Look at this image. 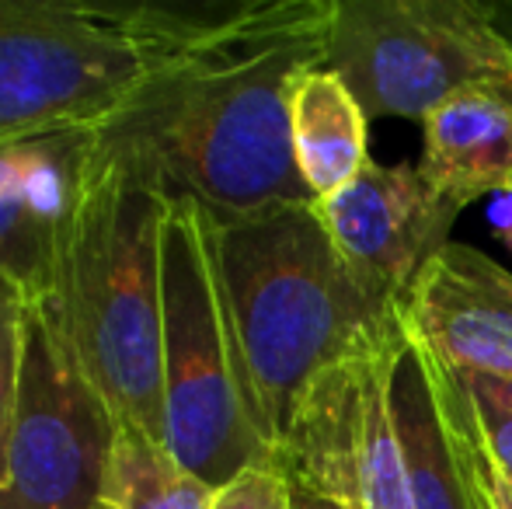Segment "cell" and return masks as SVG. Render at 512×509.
I'll list each match as a JSON object with an SVG mask.
<instances>
[{"instance_id":"1","label":"cell","mask_w":512,"mask_h":509,"mask_svg":"<svg viewBox=\"0 0 512 509\" xmlns=\"http://www.w3.org/2000/svg\"><path fill=\"white\" fill-rule=\"evenodd\" d=\"M335 14L338 0H220L203 32L98 123V143L213 220L314 203L290 109L297 84L328 63Z\"/></svg>"},{"instance_id":"10","label":"cell","mask_w":512,"mask_h":509,"mask_svg":"<svg viewBox=\"0 0 512 509\" xmlns=\"http://www.w3.org/2000/svg\"><path fill=\"white\" fill-rule=\"evenodd\" d=\"M314 210L345 262L398 304L425 262L450 245L460 217V206L439 196L418 168L377 161L345 189L314 199Z\"/></svg>"},{"instance_id":"4","label":"cell","mask_w":512,"mask_h":509,"mask_svg":"<svg viewBox=\"0 0 512 509\" xmlns=\"http://www.w3.org/2000/svg\"><path fill=\"white\" fill-rule=\"evenodd\" d=\"M216 4L0 0V140L102 123Z\"/></svg>"},{"instance_id":"11","label":"cell","mask_w":512,"mask_h":509,"mask_svg":"<svg viewBox=\"0 0 512 509\" xmlns=\"http://www.w3.org/2000/svg\"><path fill=\"white\" fill-rule=\"evenodd\" d=\"M401 314L443 367L512 377V272L495 258L450 241L418 272Z\"/></svg>"},{"instance_id":"9","label":"cell","mask_w":512,"mask_h":509,"mask_svg":"<svg viewBox=\"0 0 512 509\" xmlns=\"http://www.w3.org/2000/svg\"><path fill=\"white\" fill-rule=\"evenodd\" d=\"M98 154V123L0 140V279L60 311L70 234Z\"/></svg>"},{"instance_id":"17","label":"cell","mask_w":512,"mask_h":509,"mask_svg":"<svg viewBox=\"0 0 512 509\" xmlns=\"http://www.w3.org/2000/svg\"><path fill=\"white\" fill-rule=\"evenodd\" d=\"M25 311H28V300L0 279V485L7 478V450H11V433L21 401Z\"/></svg>"},{"instance_id":"16","label":"cell","mask_w":512,"mask_h":509,"mask_svg":"<svg viewBox=\"0 0 512 509\" xmlns=\"http://www.w3.org/2000/svg\"><path fill=\"white\" fill-rule=\"evenodd\" d=\"M216 489L175 461L164 443L119 426L98 509H209Z\"/></svg>"},{"instance_id":"14","label":"cell","mask_w":512,"mask_h":509,"mask_svg":"<svg viewBox=\"0 0 512 509\" xmlns=\"http://www.w3.org/2000/svg\"><path fill=\"white\" fill-rule=\"evenodd\" d=\"M293 157L310 196L324 199L345 189L370 164L366 112L328 67L307 74L293 91L290 109Z\"/></svg>"},{"instance_id":"19","label":"cell","mask_w":512,"mask_h":509,"mask_svg":"<svg viewBox=\"0 0 512 509\" xmlns=\"http://www.w3.org/2000/svg\"><path fill=\"white\" fill-rule=\"evenodd\" d=\"M488 227L506 248H512V189L488 196Z\"/></svg>"},{"instance_id":"15","label":"cell","mask_w":512,"mask_h":509,"mask_svg":"<svg viewBox=\"0 0 512 509\" xmlns=\"http://www.w3.org/2000/svg\"><path fill=\"white\" fill-rule=\"evenodd\" d=\"M436 367L474 509H512V405L481 374Z\"/></svg>"},{"instance_id":"8","label":"cell","mask_w":512,"mask_h":509,"mask_svg":"<svg viewBox=\"0 0 512 509\" xmlns=\"http://www.w3.org/2000/svg\"><path fill=\"white\" fill-rule=\"evenodd\" d=\"M398 339L401 318L307 387L276 454L293 485L342 509H415L391 412Z\"/></svg>"},{"instance_id":"7","label":"cell","mask_w":512,"mask_h":509,"mask_svg":"<svg viewBox=\"0 0 512 509\" xmlns=\"http://www.w3.org/2000/svg\"><path fill=\"white\" fill-rule=\"evenodd\" d=\"M115 436L119 419L77 367L60 318L28 304L0 509H98Z\"/></svg>"},{"instance_id":"18","label":"cell","mask_w":512,"mask_h":509,"mask_svg":"<svg viewBox=\"0 0 512 509\" xmlns=\"http://www.w3.org/2000/svg\"><path fill=\"white\" fill-rule=\"evenodd\" d=\"M209 509H293L290 478L279 471V464H258L216 489Z\"/></svg>"},{"instance_id":"20","label":"cell","mask_w":512,"mask_h":509,"mask_svg":"<svg viewBox=\"0 0 512 509\" xmlns=\"http://www.w3.org/2000/svg\"><path fill=\"white\" fill-rule=\"evenodd\" d=\"M290 489H293V509H342V506L328 503V499L314 496V492L300 489V485H293V482H290Z\"/></svg>"},{"instance_id":"6","label":"cell","mask_w":512,"mask_h":509,"mask_svg":"<svg viewBox=\"0 0 512 509\" xmlns=\"http://www.w3.org/2000/svg\"><path fill=\"white\" fill-rule=\"evenodd\" d=\"M366 119H425L464 88L512 81V39L474 0H338L328 63Z\"/></svg>"},{"instance_id":"13","label":"cell","mask_w":512,"mask_h":509,"mask_svg":"<svg viewBox=\"0 0 512 509\" xmlns=\"http://www.w3.org/2000/svg\"><path fill=\"white\" fill-rule=\"evenodd\" d=\"M391 412L408 468L411 506L474 509L446 419L439 367L422 339L408 328L405 314H401V339L391 370Z\"/></svg>"},{"instance_id":"3","label":"cell","mask_w":512,"mask_h":509,"mask_svg":"<svg viewBox=\"0 0 512 509\" xmlns=\"http://www.w3.org/2000/svg\"><path fill=\"white\" fill-rule=\"evenodd\" d=\"M171 196L136 157L98 143L70 234L60 328L119 426L164 443V224Z\"/></svg>"},{"instance_id":"2","label":"cell","mask_w":512,"mask_h":509,"mask_svg":"<svg viewBox=\"0 0 512 509\" xmlns=\"http://www.w3.org/2000/svg\"><path fill=\"white\" fill-rule=\"evenodd\" d=\"M213 234L255 419L279 454L307 387L391 332L401 304L345 262L314 203L213 220Z\"/></svg>"},{"instance_id":"5","label":"cell","mask_w":512,"mask_h":509,"mask_svg":"<svg viewBox=\"0 0 512 509\" xmlns=\"http://www.w3.org/2000/svg\"><path fill=\"white\" fill-rule=\"evenodd\" d=\"M164 447L185 471L223 489L258 464H276L251 405L216 262L213 217L171 199L164 224Z\"/></svg>"},{"instance_id":"21","label":"cell","mask_w":512,"mask_h":509,"mask_svg":"<svg viewBox=\"0 0 512 509\" xmlns=\"http://www.w3.org/2000/svg\"><path fill=\"white\" fill-rule=\"evenodd\" d=\"M485 377V374H481ZM488 384H492V391L499 394V398H506L509 405H512V377H485Z\"/></svg>"},{"instance_id":"12","label":"cell","mask_w":512,"mask_h":509,"mask_svg":"<svg viewBox=\"0 0 512 509\" xmlns=\"http://www.w3.org/2000/svg\"><path fill=\"white\" fill-rule=\"evenodd\" d=\"M418 171L453 206L512 189V81H485L446 98L425 119Z\"/></svg>"}]
</instances>
